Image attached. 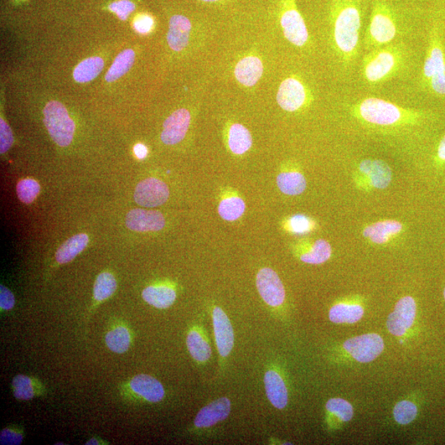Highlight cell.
Wrapping results in <instances>:
<instances>
[{
    "label": "cell",
    "mask_w": 445,
    "mask_h": 445,
    "mask_svg": "<svg viewBox=\"0 0 445 445\" xmlns=\"http://www.w3.org/2000/svg\"><path fill=\"white\" fill-rule=\"evenodd\" d=\"M330 17L336 53L343 63H351L358 54L361 28L358 0H333Z\"/></svg>",
    "instance_id": "1"
},
{
    "label": "cell",
    "mask_w": 445,
    "mask_h": 445,
    "mask_svg": "<svg viewBox=\"0 0 445 445\" xmlns=\"http://www.w3.org/2000/svg\"><path fill=\"white\" fill-rule=\"evenodd\" d=\"M351 112L358 120L380 127L416 125L423 117L421 112L377 97H367L359 101L351 108Z\"/></svg>",
    "instance_id": "2"
},
{
    "label": "cell",
    "mask_w": 445,
    "mask_h": 445,
    "mask_svg": "<svg viewBox=\"0 0 445 445\" xmlns=\"http://www.w3.org/2000/svg\"><path fill=\"white\" fill-rule=\"evenodd\" d=\"M403 60L402 50L398 45H387L372 50L362 63V75L370 84L385 82L400 69Z\"/></svg>",
    "instance_id": "3"
},
{
    "label": "cell",
    "mask_w": 445,
    "mask_h": 445,
    "mask_svg": "<svg viewBox=\"0 0 445 445\" xmlns=\"http://www.w3.org/2000/svg\"><path fill=\"white\" fill-rule=\"evenodd\" d=\"M397 34V26L390 7L385 2L376 1L366 33L367 48L377 49L390 44Z\"/></svg>",
    "instance_id": "4"
},
{
    "label": "cell",
    "mask_w": 445,
    "mask_h": 445,
    "mask_svg": "<svg viewBox=\"0 0 445 445\" xmlns=\"http://www.w3.org/2000/svg\"><path fill=\"white\" fill-rule=\"evenodd\" d=\"M43 112L45 127L53 141L60 147L69 146L73 141L75 125L65 107L60 102L51 101Z\"/></svg>",
    "instance_id": "5"
},
{
    "label": "cell",
    "mask_w": 445,
    "mask_h": 445,
    "mask_svg": "<svg viewBox=\"0 0 445 445\" xmlns=\"http://www.w3.org/2000/svg\"><path fill=\"white\" fill-rule=\"evenodd\" d=\"M423 80L436 95L445 96V54L436 31H434L429 41Z\"/></svg>",
    "instance_id": "6"
},
{
    "label": "cell",
    "mask_w": 445,
    "mask_h": 445,
    "mask_svg": "<svg viewBox=\"0 0 445 445\" xmlns=\"http://www.w3.org/2000/svg\"><path fill=\"white\" fill-rule=\"evenodd\" d=\"M389 164L380 159H365L360 162L354 176L355 183L362 190H385L392 182Z\"/></svg>",
    "instance_id": "7"
},
{
    "label": "cell",
    "mask_w": 445,
    "mask_h": 445,
    "mask_svg": "<svg viewBox=\"0 0 445 445\" xmlns=\"http://www.w3.org/2000/svg\"><path fill=\"white\" fill-rule=\"evenodd\" d=\"M281 24L284 37L289 43L299 48L308 43V28L297 9L296 0H283Z\"/></svg>",
    "instance_id": "8"
},
{
    "label": "cell",
    "mask_w": 445,
    "mask_h": 445,
    "mask_svg": "<svg viewBox=\"0 0 445 445\" xmlns=\"http://www.w3.org/2000/svg\"><path fill=\"white\" fill-rule=\"evenodd\" d=\"M343 348L360 363H370L384 351L385 343L379 334L368 333L346 340Z\"/></svg>",
    "instance_id": "9"
},
{
    "label": "cell",
    "mask_w": 445,
    "mask_h": 445,
    "mask_svg": "<svg viewBox=\"0 0 445 445\" xmlns=\"http://www.w3.org/2000/svg\"><path fill=\"white\" fill-rule=\"evenodd\" d=\"M257 287L269 306L279 307L284 302L286 291L282 279L271 268H263L257 275Z\"/></svg>",
    "instance_id": "10"
},
{
    "label": "cell",
    "mask_w": 445,
    "mask_h": 445,
    "mask_svg": "<svg viewBox=\"0 0 445 445\" xmlns=\"http://www.w3.org/2000/svg\"><path fill=\"white\" fill-rule=\"evenodd\" d=\"M417 315V304L411 296L402 298L387 320V328L396 336H404L412 328Z\"/></svg>",
    "instance_id": "11"
},
{
    "label": "cell",
    "mask_w": 445,
    "mask_h": 445,
    "mask_svg": "<svg viewBox=\"0 0 445 445\" xmlns=\"http://www.w3.org/2000/svg\"><path fill=\"white\" fill-rule=\"evenodd\" d=\"M169 198L166 183L157 178H150L139 183L134 191V200L139 205L154 208L163 205Z\"/></svg>",
    "instance_id": "12"
},
{
    "label": "cell",
    "mask_w": 445,
    "mask_h": 445,
    "mask_svg": "<svg viewBox=\"0 0 445 445\" xmlns=\"http://www.w3.org/2000/svg\"><path fill=\"white\" fill-rule=\"evenodd\" d=\"M277 98L282 109L292 112L306 104L309 95L301 81L296 77H289L279 86Z\"/></svg>",
    "instance_id": "13"
},
{
    "label": "cell",
    "mask_w": 445,
    "mask_h": 445,
    "mask_svg": "<svg viewBox=\"0 0 445 445\" xmlns=\"http://www.w3.org/2000/svg\"><path fill=\"white\" fill-rule=\"evenodd\" d=\"M214 333L218 353L222 358L229 356L235 345L234 328L229 317L220 307L215 306L212 311Z\"/></svg>",
    "instance_id": "14"
},
{
    "label": "cell",
    "mask_w": 445,
    "mask_h": 445,
    "mask_svg": "<svg viewBox=\"0 0 445 445\" xmlns=\"http://www.w3.org/2000/svg\"><path fill=\"white\" fill-rule=\"evenodd\" d=\"M128 390L132 395L151 403L161 402L165 396L164 387L161 382L147 375L133 377L129 382Z\"/></svg>",
    "instance_id": "15"
},
{
    "label": "cell",
    "mask_w": 445,
    "mask_h": 445,
    "mask_svg": "<svg viewBox=\"0 0 445 445\" xmlns=\"http://www.w3.org/2000/svg\"><path fill=\"white\" fill-rule=\"evenodd\" d=\"M404 230V225L395 220H380L367 225L362 235L375 245H385L395 240Z\"/></svg>",
    "instance_id": "16"
},
{
    "label": "cell",
    "mask_w": 445,
    "mask_h": 445,
    "mask_svg": "<svg viewBox=\"0 0 445 445\" xmlns=\"http://www.w3.org/2000/svg\"><path fill=\"white\" fill-rule=\"evenodd\" d=\"M190 122V112L185 108L174 112L163 123L162 141L168 146L182 141L188 131Z\"/></svg>",
    "instance_id": "17"
},
{
    "label": "cell",
    "mask_w": 445,
    "mask_h": 445,
    "mask_svg": "<svg viewBox=\"0 0 445 445\" xmlns=\"http://www.w3.org/2000/svg\"><path fill=\"white\" fill-rule=\"evenodd\" d=\"M126 225L132 231H159L165 226V219L159 211L134 209L127 214Z\"/></svg>",
    "instance_id": "18"
},
{
    "label": "cell",
    "mask_w": 445,
    "mask_h": 445,
    "mask_svg": "<svg viewBox=\"0 0 445 445\" xmlns=\"http://www.w3.org/2000/svg\"><path fill=\"white\" fill-rule=\"evenodd\" d=\"M231 412V402L229 398L220 397L200 409L194 420L198 428H208L217 423L225 421Z\"/></svg>",
    "instance_id": "19"
},
{
    "label": "cell",
    "mask_w": 445,
    "mask_h": 445,
    "mask_svg": "<svg viewBox=\"0 0 445 445\" xmlns=\"http://www.w3.org/2000/svg\"><path fill=\"white\" fill-rule=\"evenodd\" d=\"M267 398L273 407L282 410L288 404V390L281 375L276 370H268L264 377Z\"/></svg>",
    "instance_id": "20"
},
{
    "label": "cell",
    "mask_w": 445,
    "mask_h": 445,
    "mask_svg": "<svg viewBox=\"0 0 445 445\" xmlns=\"http://www.w3.org/2000/svg\"><path fill=\"white\" fill-rule=\"evenodd\" d=\"M191 23L183 15H174L170 19L168 43L171 49L183 50L188 44Z\"/></svg>",
    "instance_id": "21"
},
{
    "label": "cell",
    "mask_w": 445,
    "mask_h": 445,
    "mask_svg": "<svg viewBox=\"0 0 445 445\" xmlns=\"http://www.w3.org/2000/svg\"><path fill=\"white\" fill-rule=\"evenodd\" d=\"M263 73L262 61L255 56L245 57L235 67V74L237 81L246 87L254 86Z\"/></svg>",
    "instance_id": "22"
},
{
    "label": "cell",
    "mask_w": 445,
    "mask_h": 445,
    "mask_svg": "<svg viewBox=\"0 0 445 445\" xmlns=\"http://www.w3.org/2000/svg\"><path fill=\"white\" fill-rule=\"evenodd\" d=\"M299 259L311 265H320L330 259L333 248L330 242L325 240H318L311 245H303L299 248Z\"/></svg>",
    "instance_id": "23"
},
{
    "label": "cell",
    "mask_w": 445,
    "mask_h": 445,
    "mask_svg": "<svg viewBox=\"0 0 445 445\" xmlns=\"http://www.w3.org/2000/svg\"><path fill=\"white\" fill-rule=\"evenodd\" d=\"M142 298L154 308L166 309L176 301L177 293L174 289L167 286H151L144 289Z\"/></svg>",
    "instance_id": "24"
},
{
    "label": "cell",
    "mask_w": 445,
    "mask_h": 445,
    "mask_svg": "<svg viewBox=\"0 0 445 445\" xmlns=\"http://www.w3.org/2000/svg\"><path fill=\"white\" fill-rule=\"evenodd\" d=\"M186 345L191 357L199 363L209 360L212 350L205 335L198 328L191 329L186 336Z\"/></svg>",
    "instance_id": "25"
},
{
    "label": "cell",
    "mask_w": 445,
    "mask_h": 445,
    "mask_svg": "<svg viewBox=\"0 0 445 445\" xmlns=\"http://www.w3.org/2000/svg\"><path fill=\"white\" fill-rule=\"evenodd\" d=\"M364 308L356 304H338L330 309L329 319L336 324H353L363 318Z\"/></svg>",
    "instance_id": "26"
},
{
    "label": "cell",
    "mask_w": 445,
    "mask_h": 445,
    "mask_svg": "<svg viewBox=\"0 0 445 445\" xmlns=\"http://www.w3.org/2000/svg\"><path fill=\"white\" fill-rule=\"evenodd\" d=\"M12 389L18 400L28 401L43 393V385L32 377L19 375L14 377Z\"/></svg>",
    "instance_id": "27"
},
{
    "label": "cell",
    "mask_w": 445,
    "mask_h": 445,
    "mask_svg": "<svg viewBox=\"0 0 445 445\" xmlns=\"http://www.w3.org/2000/svg\"><path fill=\"white\" fill-rule=\"evenodd\" d=\"M89 241V236L85 234H80L70 237L57 250L56 262L59 264H66L73 261L80 252L85 250Z\"/></svg>",
    "instance_id": "28"
},
{
    "label": "cell",
    "mask_w": 445,
    "mask_h": 445,
    "mask_svg": "<svg viewBox=\"0 0 445 445\" xmlns=\"http://www.w3.org/2000/svg\"><path fill=\"white\" fill-rule=\"evenodd\" d=\"M277 186L284 194L298 195L302 194L306 189L307 182L301 173L298 171H289L278 175Z\"/></svg>",
    "instance_id": "29"
},
{
    "label": "cell",
    "mask_w": 445,
    "mask_h": 445,
    "mask_svg": "<svg viewBox=\"0 0 445 445\" xmlns=\"http://www.w3.org/2000/svg\"><path fill=\"white\" fill-rule=\"evenodd\" d=\"M105 341L108 349L112 353H125L131 348L132 335L130 330L125 326L119 325L107 333Z\"/></svg>",
    "instance_id": "30"
},
{
    "label": "cell",
    "mask_w": 445,
    "mask_h": 445,
    "mask_svg": "<svg viewBox=\"0 0 445 445\" xmlns=\"http://www.w3.org/2000/svg\"><path fill=\"white\" fill-rule=\"evenodd\" d=\"M252 144V138L250 131L240 124H234L229 133V146L235 154H243L250 150Z\"/></svg>",
    "instance_id": "31"
},
{
    "label": "cell",
    "mask_w": 445,
    "mask_h": 445,
    "mask_svg": "<svg viewBox=\"0 0 445 445\" xmlns=\"http://www.w3.org/2000/svg\"><path fill=\"white\" fill-rule=\"evenodd\" d=\"M104 66V62L100 57H91L77 65L74 71V77L77 82H87L101 73Z\"/></svg>",
    "instance_id": "32"
},
{
    "label": "cell",
    "mask_w": 445,
    "mask_h": 445,
    "mask_svg": "<svg viewBox=\"0 0 445 445\" xmlns=\"http://www.w3.org/2000/svg\"><path fill=\"white\" fill-rule=\"evenodd\" d=\"M117 288V279L110 272H102L97 277L93 289V298L97 304L105 301L113 296Z\"/></svg>",
    "instance_id": "33"
},
{
    "label": "cell",
    "mask_w": 445,
    "mask_h": 445,
    "mask_svg": "<svg viewBox=\"0 0 445 445\" xmlns=\"http://www.w3.org/2000/svg\"><path fill=\"white\" fill-rule=\"evenodd\" d=\"M134 61L133 50L128 49L119 54L105 76L107 82L116 81L131 70Z\"/></svg>",
    "instance_id": "34"
},
{
    "label": "cell",
    "mask_w": 445,
    "mask_h": 445,
    "mask_svg": "<svg viewBox=\"0 0 445 445\" xmlns=\"http://www.w3.org/2000/svg\"><path fill=\"white\" fill-rule=\"evenodd\" d=\"M246 205L240 198L232 196L224 199L219 205V214L222 219L227 221H235L245 213Z\"/></svg>",
    "instance_id": "35"
},
{
    "label": "cell",
    "mask_w": 445,
    "mask_h": 445,
    "mask_svg": "<svg viewBox=\"0 0 445 445\" xmlns=\"http://www.w3.org/2000/svg\"><path fill=\"white\" fill-rule=\"evenodd\" d=\"M326 408L329 413L338 417L344 422H350L354 416L353 407L349 402L341 398H332L328 400Z\"/></svg>",
    "instance_id": "36"
},
{
    "label": "cell",
    "mask_w": 445,
    "mask_h": 445,
    "mask_svg": "<svg viewBox=\"0 0 445 445\" xmlns=\"http://www.w3.org/2000/svg\"><path fill=\"white\" fill-rule=\"evenodd\" d=\"M40 185L33 179H23L17 185V194L23 203H33L40 193Z\"/></svg>",
    "instance_id": "37"
},
{
    "label": "cell",
    "mask_w": 445,
    "mask_h": 445,
    "mask_svg": "<svg viewBox=\"0 0 445 445\" xmlns=\"http://www.w3.org/2000/svg\"><path fill=\"white\" fill-rule=\"evenodd\" d=\"M417 416V407L413 402L409 401H402L398 402L393 409V417L395 421L401 425H407Z\"/></svg>",
    "instance_id": "38"
},
{
    "label": "cell",
    "mask_w": 445,
    "mask_h": 445,
    "mask_svg": "<svg viewBox=\"0 0 445 445\" xmlns=\"http://www.w3.org/2000/svg\"><path fill=\"white\" fill-rule=\"evenodd\" d=\"M23 429L15 426L4 428L0 434V444L2 445H18L23 443Z\"/></svg>",
    "instance_id": "39"
},
{
    "label": "cell",
    "mask_w": 445,
    "mask_h": 445,
    "mask_svg": "<svg viewBox=\"0 0 445 445\" xmlns=\"http://www.w3.org/2000/svg\"><path fill=\"white\" fill-rule=\"evenodd\" d=\"M289 227L294 234L304 235L312 230L313 222L307 216L296 215L289 219Z\"/></svg>",
    "instance_id": "40"
},
{
    "label": "cell",
    "mask_w": 445,
    "mask_h": 445,
    "mask_svg": "<svg viewBox=\"0 0 445 445\" xmlns=\"http://www.w3.org/2000/svg\"><path fill=\"white\" fill-rule=\"evenodd\" d=\"M14 136L11 129L3 119L0 120V153H6L12 146Z\"/></svg>",
    "instance_id": "41"
},
{
    "label": "cell",
    "mask_w": 445,
    "mask_h": 445,
    "mask_svg": "<svg viewBox=\"0 0 445 445\" xmlns=\"http://www.w3.org/2000/svg\"><path fill=\"white\" fill-rule=\"evenodd\" d=\"M109 9L111 11L117 14L119 18L126 20L129 15L136 9V6L129 0H120V1L112 3Z\"/></svg>",
    "instance_id": "42"
},
{
    "label": "cell",
    "mask_w": 445,
    "mask_h": 445,
    "mask_svg": "<svg viewBox=\"0 0 445 445\" xmlns=\"http://www.w3.org/2000/svg\"><path fill=\"white\" fill-rule=\"evenodd\" d=\"M15 298L14 294L7 287L0 286V308L4 311H9L14 309Z\"/></svg>",
    "instance_id": "43"
},
{
    "label": "cell",
    "mask_w": 445,
    "mask_h": 445,
    "mask_svg": "<svg viewBox=\"0 0 445 445\" xmlns=\"http://www.w3.org/2000/svg\"><path fill=\"white\" fill-rule=\"evenodd\" d=\"M154 20L149 16H141L134 20V27L138 33L146 34L152 29Z\"/></svg>",
    "instance_id": "44"
},
{
    "label": "cell",
    "mask_w": 445,
    "mask_h": 445,
    "mask_svg": "<svg viewBox=\"0 0 445 445\" xmlns=\"http://www.w3.org/2000/svg\"><path fill=\"white\" fill-rule=\"evenodd\" d=\"M436 156L439 162L445 163V136L439 144Z\"/></svg>",
    "instance_id": "45"
},
{
    "label": "cell",
    "mask_w": 445,
    "mask_h": 445,
    "mask_svg": "<svg viewBox=\"0 0 445 445\" xmlns=\"http://www.w3.org/2000/svg\"><path fill=\"white\" fill-rule=\"evenodd\" d=\"M134 154H136V157L139 159H143L147 156L148 149L146 146L142 144H138L134 148Z\"/></svg>",
    "instance_id": "46"
},
{
    "label": "cell",
    "mask_w": 445,
    "mask_h": 445,
    "mask_svg": "<svg viewBox=\"0 0 445 445\" xmlns=\"http://www.w3.org/2000/svg\"><path fill=\"white\" fill-rule=\"evenodd\" d=\"M104 444V443L102 442V439H98L97 437L92 438L91 439H90L89 441H87L86 443V444H90V445H91V444H96V445H97V444Z\"/></svg>",
    "instance_id": "47"
},
{
    "label": "cell",
    "mask_w": 445,
    "mask_h": 445,
    "mask_svg": "<svg viewBox=\"0 0 445 445\" xmlns=\"http://www.w3.org/2000/svg\"><path fill=\"white\" fill-rule=\"evenodd\" d=\"M200 1H203L205 3H215V2L220 1V0H200Z\"/></svg>",
    "instance_id": "48"
},
{
    "label": "cell",
    "mask_w": 445,
    "mask_h": 445,
    "mask_svg": "<svg viewBox=\"0 0 445 445\" xmlns=\"http://www.w3.org/2000/svg\"><path fill=\"white\" fill-rule=\"evenodd\" d=\"M444 299H445V288H444Z\"/></svg>",
    "instance_id": "49"
}]
</instances>
